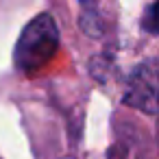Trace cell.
<instances>
[{"mask_svg": "<svg viewBox=\"0 0 159 159\" xmlns=\"http://www.w3.org/2000/svg\"><path fill=\"white\" fill-rule=\"evenodd\" d=\"M142 26H144V31L159 35V2H152L146 7L144 18H142Z\"/></svg>", "mask_w": 159, "mask_h": 159, "instance_id": "cell-3", "label": "cell"}, {"mask_svg": "<svg viewBox=\"0 0 159 159\" xmlns=\"http://www.w3.org/2000/svg\"><path fill=\"white\" fill-rule=\"evenodd\" d=\"M57 48L59 26L50 13H39L22 29L13 50V66L24 74H33L55 57Z\"/></svg>", "mask_w": 159, "mask_h": 159, "instance_id": "cell-1", "label": "cell"}, {"mask_svg": "<svg viewBox=\"0 0 159 159\" xmlns=\"http://www.w3.org/2000/svg\"><path fill=\"white\" fill-rule=\"evenodd\" d=\"M124 102L144 113H159V59L135 66L126 79Z\"/></svg>", "mask_w": 159, "mask_h": 159, "instance_id": "cell-2", "label": "cell"}, {"mask_svg": "<svg viewBox=\"0 0 159 159\" xmlns=\"http://www.w3.org/2000/svg\"><path fill=\"white\" fill-rule=\"evenodd\" d=\"M157 137H159V126H157Z\"/></svg>", "mask_w": 159, "mask_h": 159, "instance_id": "cell-4", "label": "cell"}]
</instances>
